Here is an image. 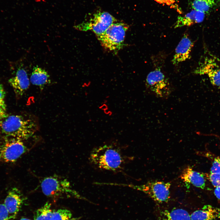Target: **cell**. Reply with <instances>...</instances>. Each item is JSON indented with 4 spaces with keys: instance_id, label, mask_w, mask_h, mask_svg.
Masks as SVG:
<instances>
[{
    "instance_id": "obj_1",
    "label": "cell",
    "mask_w": 220,
    "mask_h": 220,
    "mask_svg": "<svg viewBox=\"0 0 220 220\" xmlns=\"http://www.w3.org/2000/svg\"><path fill=\"white\" fill-rule=\"evenodd\" d=\"M127 160L120 148L113 144L95 148L89 157L91 163L97 168L113 172L122 171Z\"/></svg>"
},
{
    "instance_id": "obj_2",
    "label": "cell",
    "mask_w": 220,
    "mask_h": 220,
    "mask_svg": "<svg viewBox=\"0 0 220 220\" xmlns=\"http://www.w3.org/2000/svg\"><path fill=\"white\" fill-rule=\"evenodd\" d=\"M1 131L6 137L22 141L31 137L39 129L36 117L32 115H12L0 123Z\"/></svg>"
},
{
    "instance_id": "obj_3",
    "label": "cell",
    "mask_w": 220,
    "mask_h": 220,
    "mask_svg": "<svg viewBox=\"0 0 220 220\" xmlns=\"http://www.w3.org/2000/svg\"><path fill=\"white\" fill-rule=\"evenodd\" d=\"M40 186L44 195L54 199L73 197L88 201L73 189L67 179L57 175L44 178Z\"/></svg>"
},
{
    "instance_id": "obj_4",
    "label": "cell",
    "mask_w": 220,
    "mask_h": 220,
    "mask_svg": "<svg viewBox=\"0 0 220 220\" xmlns=\"http://www.w3.org/2000/svg\"><path fill=\"white\" fill-rule=\"evenodd\" d=\"M109 185L126 186L141 191L159 204L168 202L170 197L171 184L169 182L154 181L138 185L116 183H109Z\"/></svg>"
},
{
    "instance_id": "obj_5",
    "label": "cell",
    "mask_w": 220,
    "mask_h": 220,
    "mask_svg": "<svg viewBox=\"0 0 220 220\" xmlns=\"http://www.w3.org/2000/svg\"><path fill=\"white\" fill-rule=\"evenodd\" d=\"M129 26L123 22H115L97 37L105 49L116 53L123 47L126 33Z\"/></svg>"
},
{
    "instance_id": "obj_6",
    "label": "cell",
    "mask_w": 220,
    "mask_h": 220,
    "mask_svg": "<svg viewBox=\"0 0 220 220\" xmlns=\"http://www.w3.org/2000/svg\"><path fill=\"white\" fill-rule=\"evenodd\" d=\"M23 141L7 137L0 141V161L6 163L16 161L28 150Z\"/></svg>"
},
{
    "instance_id": "obj_7",
    "label": "cell",
    "mask_w": 220,
    "mask_h": 220,
    "mask_svg": "<svg viewBox=\"0 0 220 220\" xmlns=\"http://www.w3.org/2000/svg\"><path fill=\"white\" fill-rule=\"evenodd\" d=\"M146 86L150 92L162 98H167L172 91L168 79L159 68L149 73L146 79Z\"/></svg>"
},
{
    "instance_id": "obj_8",
    "label": "cell",
    "mask_w": 220,
    "mask_h": 220,
    "mask_svg": "<svg viewBox=\"0 0 220 220\" xmlns=\"http://www.w3.org/2000/svg\"><path fill=\"white\" fill-rule=\"evenodd\" d=\"M117 20L108 12H99L94 14L87 21L75 26L76 29L82 31H91L97 37L103 34Z\"/></svg>"
},
{
    "instance_id": "obj_9",
    "label": "cell",
    "mask_w": 220,
    "mask_h": 220,
    "mask_svg": "<svg viewBox=\"0 0 220 220\" xmlns=\"http://www.w3.org/2000/svg\"><path fill=\"white\" fill-rule=\"evenodd\" d=\"M194 73L200 75H207L213 85L220 87V66L215 59L206 57Z\"/></svg>"
},
{
    "instance_id": "obj_10",
    "label": "cell",
    "mask_w": 220,
    "mask_h": 220,
    "mask_svg": "<svg viewBox=\"0 0 220 220\" xmlns=\"http://www.w3.org/2000/svg\"><path fill=\"white\" fill-rule=\"evenodd\" d=\"M24 200V196L17 188L13 187L9 191L4 204L8 212L10 220L15 218Z\"/></svg>"
},
{
    "instance_id": "obj_11",
    "label": "cell",
    "mask_w": 220,
    "mask_h": 220,
    "mask_svg": "<svg viewBox=\"0 0 220 220\" xmlns=\"http://www.w3.org/2000/svg\"><path fill=\"white\" fill-rule=\"evenodd\" d=\"M9 82L18 97L23 95L30 85L27 72L22 67L17 70L15 75L9 79Z\"/></svg>"
},
{
    "instance_id": "obj_12",
    "label": "cell",
    "mask_w": 220,
    "mask_h": 220,
    "mask_svg": "<svg viewBox=\"0 0 220 220\" xmlns=\"http://www.w3.org/2000/svg\"><path fill=\"white\" fill-rule=\"evenodd\" d=\"M193 45L188 35L185 34L175 49L172 60L173 64L177 65L189 58Z\"/></svg>"
},
{
    "instance_id": "obj_13",
    "label": "cell",
    "mask_w": 220,
    "mask_h": 220,
    "mask_svg": "<svg viewBox=\"0 0 220 220\" xmlns=\"http://www.w3.org/2000/svg\"><path fill=\"white\" fill-rule=\"evenodd\" d=\"M183 181L186 184H190L198 188L204 189L206 186V180L203 174L188 166L184 169L180 175Z\"/></svg>"
},
{
    "instance_id": "obj_14",
    "label": "cell",
    "mask_w": 220,
    "mask_h": 220,
    "mask_svg": "<svg viewBox=\"0 0 220 220\" xmlns=\"http://www.w3.org/2000/svg\"><path fill=\"white\" fill-rule=\"evenodd\" d=\"M206 14L193 9L186 14L179 16L174 24V27L177 28L185 26H190L195 24L202 22Z\"/></svg>"
},
{
    "instance_id": "obj_15",
    "label": "cell",
    "mask_w": 220,
    "mask_h": 220,
    "mask_svg": "<svg viewBox=\"0 0 220 220\" xmlns=\"http://www.w3.org/2000/svg\"><path fill=\"white\" fill-rule=\"evenodd\" d=\"M191 220H213L220 218V208L207 204L194 211L191 215Z\"/></svg>"
},
{
    "instance_id": "obj_16",
    "label": "cell",
    "mask_w": 220,
    "mask_h": 220,
    "mask_svg": "<svg viewBox=\"0 0 220 220\" xmlns=\"http://www.w3.org/2000/svg\"><path fill=\"white\" fill-rule=\"evenodd\" d=\"M158 220H191L190 215L185 210L176 208L162 211Z\"/></svg>"
},
{
    "instance_id": "obj_17",
    "label": "cell",
    "mask_w": 220,
    "mask_h": 220,
    "mask_svg": "<svg viewBox=\"0 0 220 220\" xmlns=\"http://www.w3.org/2000/svg\"><path fill=\"white\" fill-rule=\"evenodd\" d=\"M50 81V76L45 69L37 66L34 67L30 78L32 84L39 86L42 90Z\"/></svg>"
},
{
    "instance_id": "obj_18",
    "label": "cell",
    "mask_w": 220,
    "mask_h": 220,
    "mask_svg": "<svg viewBox=\"0 0 220 220\" xmlns=\"http://www.w3.org/2000/svg\"><path fill=\"white\" fill-rule=\"evenodd\" d=\"M220 2V0H192L191 6L193 9L206 14L217 7Z\"/></svg>"
},
{
    "instance_id": "obj_19",
    "label": "cell",
    "mask_w": 220,
    "mask_h": 220,
    "mask_svg": "<svg viewBox=\"0 0 220 220\" xmlns=\"http://www.w3.org/2000/svg\"><path fill=\"white\" fill-rule=\"evenodd\" d=\"M51 205L46 202L43 206L38 209L35 213L34 220H51L53 211Z\"/></svg>"
},
{
    "instance_id": "obj_20",
    "label": "cell",
    "mask_w": 220,
    "mask_h": 220,
    "mask_svg": "<svg viewBox=\"0 0 220 220\" xmlns=\"http://www.w3.org/2000/svg\"><path fill=\"white\" fill-rule=\"evenodd\" d=\"M72 216V213L69 210L60 209L53 211L51 220H70Z\"/></svg>"
},
{
    "instance_id": "obj_21",
    "label": "cell",
    "mask_w": 220,
    "mask_h": 220,
    "mask_svg": "<svg viewBox=\"0 0 220 220\" xmlns=\"http://www.w3.org/2000/svg\"><path fill=\"white\" fill-rule=\"evenodd\" d=\"M157 2L166 5L176 10L179 13H182L181 8L177 3L175 0H154Z\"/></svg>"
},
{
    "instance_id": "obj_22",
    "label": "cell",
    "mask_w": 220,
    "mask_h": 220,
    "mask_svg": "<svg viewBox=\"0 0 220 220\" xmlns=\"http://www.w3.org/2000/svg\"><path fill=\"white\" fill-rule=\"evenodd\" d=\"M210 173L220 174V156H213Z\"/></svg>"
},
{
    "instance_id": "obj_23",
    "label": "cell",
    "mask_w": 220,
    "mask_h": 220,
    "mask_svg": "<svg viewBox=\"0 0 220 220\" xmlns=\"http://www.w3.org/2000/svg\"><path fill=\"white\" fill-rule=\"evenodd\" d=\"M208 178L213 186L220 187V174L210 173Z\"/></svg>"
},
{
    "instance_id": "obj_24",
    "label": "cell",
    "mask_w": 220,
    "mask_h": 220,
    "mask_svg": "<svg viewBox=\"0 0 220 220\" xmlns=\"http://www.w3.org/2000/svg\"><path fill=\"white\" fill-rule=\"evenodd\" d=\"M9 214L4 204H0V220H9Z\"/></svg>"
},
{
    "instance_id": "obj_25",
    "label": "cell",
    "mask_w": 220,
    "mask_h": 220,
    "mask_svg": "<svg viewBox=\"0 0 220 220\" xmlns=\"http://www.w3.org/2000/svg\"><path fill=\"white\" fill-rule=\"evenodd\" d=\"M5 94L3 86L0 83V108L6 111V105L5 101Z\"/></svg>"
},
{
    "instance_id": "obj_26",
    "label": "cell",
    "mask_w": 220,
    "mask_h": 220,
    "mask_svg": "<svg viewBox=\"0 0 220 220\" xmlns=\"http://www.w3.org/2000/svg\"><path fill=\"white\" fill-rule=\"evenodd\" d=\"M6 111L0 108V123L7 116Z\"/></svg>"
},
{
    "instance_id": "obj_27",
    "label": "cell",
    "mask_w": 220,
    "mask_h": 220,
    "mask_svg": "<svg viewBox=\"0 0 220 220\" xmlns=\"http://www.w3.org/2000/svg\"><path fill=\"white\" fill-rule=\"evenodd\" d=\"M215 188L214 194L218 200H220V187H216Z\"/></svg>"
},
{
    "instance_id": "obj_28",
    "label": "cell",
    "mask_w": 220,
    "mask_h": 220,
    "mask_svg": "<svg viewBox=\"0 0 220 220\" xmlns=\"http://www.w3.org/2000/svg\"><path fill=\"white\" fill-rule=\"evenodd\" d=\"M20 220H31V219L26 218H21Z\"/></svg>"
},
{
    "instance_id": "obj_29",
    "label": "cell",
    "mask_w": 220,
    "mask_h": 220,
    "mask_svg": "<svg viewBox=\"0 0 220 220\" xmlns=\"http://www.w3.org/2000/svg\"><path fill=\"white\" fill-rule=\"evenodd\" d=\"M71 220H74V219H72Z\"/></svg>"
}]
</instances>
